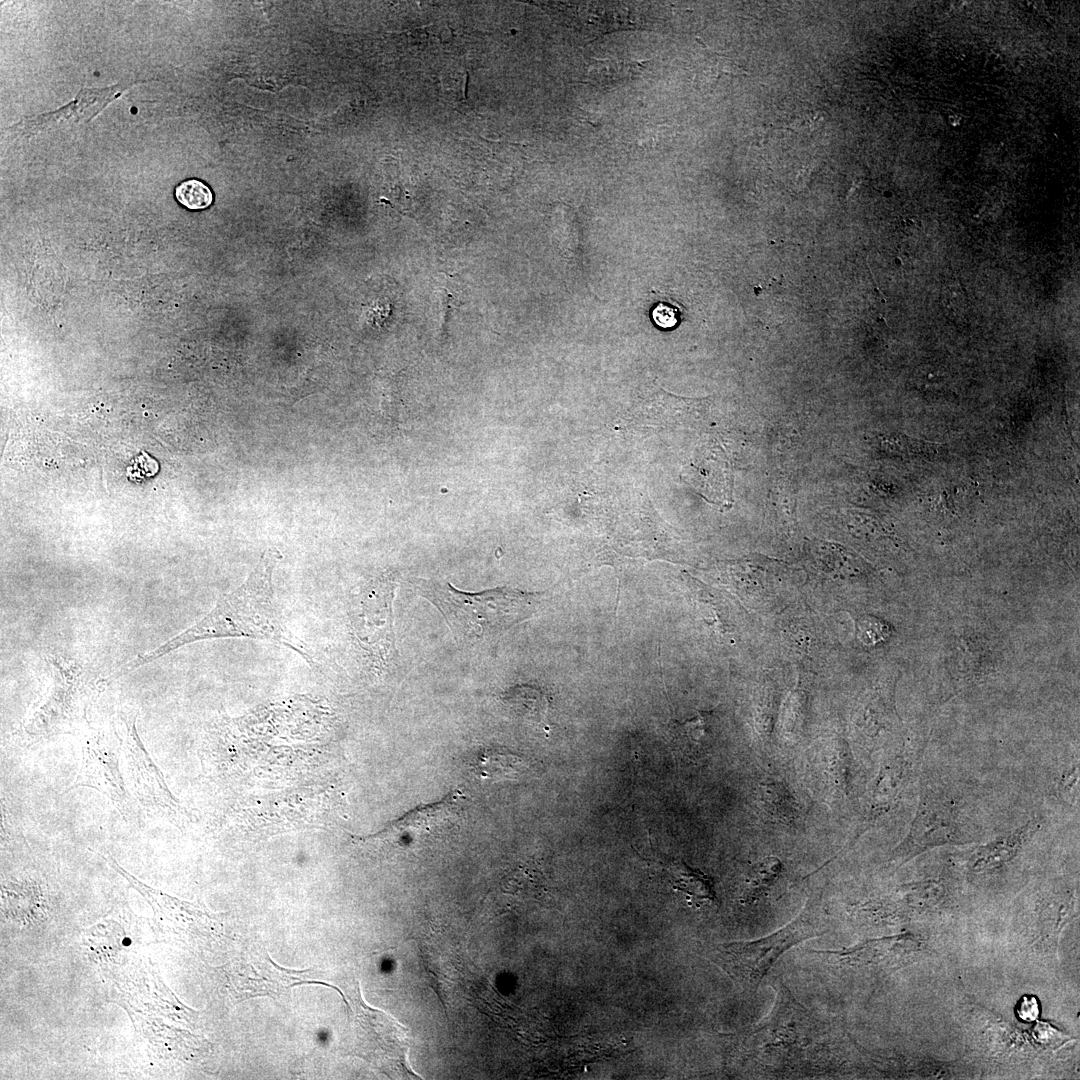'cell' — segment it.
I'll return each instance as SVG.
<instances>
[{
  "label": "cell",
  "mask_w": 1080,
  "mask_h": 1080,
  "mask_svg": "<svg viewBox=\"0 0 1080 1080\" xmlns=\"http://www.w3.org/2000/svg\"><path fill=\"white\" fill-rule=\"evenodd\" d=\"M772 988L771 1011L743 1039V1056L752 1074L798 1078L842 1073L847 1056L843 1030L806 1009L780 977L774 978Z\"/></svg>",
  "instance_id": "6da1fadb"
},
{
  "label": "cell",
  "mask_w": 1080,
  "mask_h": 1080,
  "mask_svg": "<svg viewBox=\"0 0 1080 1080\" xmlns=\"http://www.w3.org/2000/svg\"><path fill=\"white\" fill-rule=\"evenodd\" d=\"M281 559L277 549H267L246 581L222 597L205 617L156 649L133 658L120 667L115 676L124 675L182 646L218 638L272 641L287 646L311 661L306 647L286 629L277 609L273 571Z\"/></svg>",
  "instance_id": "7a4b0ae2"
},
{
  "label": "cell",
  "mask_w": 1080,
  "mask_h": 1080,
  "mask_svg": "<svg viewBox=\"0 0 1080 1080\" xmlns=\"http://www.w3.org/2000/svg\"><path fill=\"white\" fill-rule=\"evenodd\" d=\"M414 589L443 614L457 641L474 643L496 638L532 615L540 594L506 587L478 593L460 591L435 580L415 579Z\"/></svg>",
  "instance_id": "3957f363"
},
{
  "label": "cell",
  "mask_w": 1080,
  "mask_h": 1080,
  "mask_svg": "<svg viewBox=\"0 0 1080 1080\" xmlns=\"http://www.w3.org/2000/svg\"><path fill=\"white\" fill-rule=\"evenodd\" d=\"M825 930L818 900L809 899L798 915L780 929L756 940L721 944L716 958L740 988L753 995L783 953Z\"/></svg>",
  "instance_id": "277c9868"
},
{
  "label": "cell",
  "mask_w": 1080,
  "mask_h": 1080,
  "mask_svg": "<svg viewBox=\"0 0 1080 1080\" xmlns=\"http://www.w3.org/2000/svg\"><path fill=\"white\" fill-rule=\"evenodd\" d=\"M351 1009L348 1033L350 1053L364 1058L390 1077L421 1078L408 1061L409 1037L405 1027L383 1011L366 1006L358 982L347 988Z\"/></svg>",
  "instance_id": "5b68a950"
},
{
  "label": "cell",
  "mask_w": 1080,
  "mask_h": 1080,
  "mask_svg": "<svg viewBox=\"0 0 1080 1080\" xmlns=\"http://www.w3.org/2000/svg\"><path fill=\"white\" fill-rule=\"evenodd\" d=\"M49 663L52 668L50 684L22 724V732L28 741L62 734L79 736L84 731L80 666L63 657H52Z\"/></svg>",
  "instance_id": "8992f818"
},
{
  "label": "cell",
  "mask_w": 1080,
  "mask_h": 1080,
  "mask_svg": "<svg viewBox=\"0 0 1080 1080\" xmlns=\"http://www.w3.org/2000/svg\"><path fill=\"white\" fill-rule=\"evenodd\" d=\"M975 834L959 803L941 786L922 782L915 817L892 859L906 862L927 850L971 843Z\"/></svg>",
  "instance_id": "52a82bcc"
},
{
  "label": "cell",
  "mask_w": 1080,
  "mask_h": 1080,
  "mask_svg": "<svg viewBox=\"0 0 1080 1080\" xmlns=\"http://www.w3.org/2000/svg\"><path fill=\"white\" fill-rule=\"evenodd\" d=\"M79 771L68 790L90 787L102 793L128 824L141 822L139 803L130 793L121 771V738L112 729L83 731Z\"/></svg>",
  "instance_id": "ba28073f"
},
{
  "label": "cell",
  "mask_w": 1080,
  "mask_h": 1080,
  "mask_svg": "<svg viewBox=\"0 0 1080 1080\" xmlns=\"http://www.w3.org/2000/svg\"><path fill=\"white\" fill-rule=\"evenodd\" d=\"M121 720L125 726L121 738L123 768L130 793L152 815L178 823L181 807L139 737L136 714H121Z\"/></svg>",
  "instance_id": "9c48e42d"
},
{
  "label": "cell",
  "mask_w": 1080,
  "mask_h": 1080,
  "mask_svg": "<svg viewBox=\"0 0 1080 1080\" xmlns=\"http://www.w3.org/2000/svg\"><path fill=\"white\" fill-rule=\"evenodd\" d=\"M130 85L117 84L107 88H82L75 99L64 107L29 117L6 129L17 137H30L56 128L88 122L119 97Z\"/></svg>",
  "instance_id": "30bf717a"
},
{
  "label": "cell",
  "mask_w": 1080,
  "mask_h": 1080,
  "mask_svg": "<svg viewBox=\"0 0 1080 1080\" xmlns=\"http://www.w3.org/2000/svg\"><path fill=\"white\" fill-rule=\"evenodd\" d=\"M925 745L926 740L884 761L871 787L866 812L868 820L883 816L897 803L923 756Z\"/></svg>",
  "instance_id": "8fae6325"
},
{
  "label": "cell",
  "mask_w": 1080,
  "mask_h": 1080,
  "mask_svg": "<svg viewBox=\"0 0 1080 1080\" xmlns=\"http://www.w3.org/2000/svg\"><path fill=\"white\" fill-rule=\"evenodd\" d=\"M463 797L461 792L455 791L438 803L410 811L401 819L387 825L372 838L397 841L404 837L431 836L447 827L456 818Z\"/></svg>",
  "instance_id": "7c38bea8"
},
{
  "label": "cell",
  "mask_w": 1080,
  "mask_h": 1080,
  "mask_svg": "<svg viewBox=\"0 0 1080 1080\" xmlns=\"http://www.w3.org/2000/svg\"><path fill=\"white\" fill-rule=\"evenodd\" d=\"M1038 827V820L1033 819L986 844L980 845L970 857L969 869L972 872H984L999 868L1012 861Z\"/></svg>",
  "instance_id": "4fadbf2b"
},
{
  "label": "cell",
  "mask_w": 1080,
  "mask_h": 1080,
  "mask_svg": "<svg viewBox=\"0 0 1080 1080\" xmlns=\"http://www.w3.org/2000/svg\"><path fill=\"white\" fill-rule=\"evenodd\" d=\"M524 768L521 757L501 748L481 752L474 763L478 777L495 782L517 778Z\"/></svg>",
  "instance_id": "5bb4252c"
},
{
  "label": "cell",
  "mask_w": 1080,
  "mask_h": 1080,
  "mask_svg": "<svg viewBox=\"0 0 1080 1080\" xmlns=\"http://www.w3.org/2000/svg\"><path fill=\"white\" fill-rule=\"evenodd\" d=\"M760 807L771 817L789 824L798 816L794 797L781 783L761 784L758 788Z\"/></svg>",
  "instance_id": "9a60e30c"
},
{
  "label": "cell",
  "mask_w": 1080,
  "mask_h": 1080,
  "mask_svg": "<svg viewBox=\"0 0 1080 1080\" xmlns=\"http://www.w3.org/2000/svg\"><path fill=\"white\" fill-rule=\"evenodd\" d=\"M782 872V863L769 856L752 867L747 887V899L754 901L768 890Z\"/></svg>",
  "instance_id": "2e32d148"
},
{
  "label": "cell",
  "mask_w": 1080,
  "mask_h": 1080,
  "mask_svg": "<svg viewBox=\"0 0 1080 1080\" xmlns=\"http://www.w3.org/2000/svg\"><path fill=\"white\" fill-rule=\"evenodd\" d=\"M175 197L181 205L191 210L205 209L213 202L210 188L196 179L180 183L175 189Z\"/></svg>",
  "instance_id": "e0dca14e"
},
{
  "label": "cell",
  "mask_w": 1080,
  "mask_h": 1080,
  "mask_svg": "<svg viewBox=\"0 0 1080 1080\" xmlns=\"http://www.w3.org/2000/svg\"><path fill=\"white\" fill-rule=\"evenodd\" d=\"M680 874L681 885L686 892L698 899L713 900L715 898L711 883L706 876L688 867H684Z\"/></svg>",
  "instance_id": "ac0fdd59"
},
{
  "label": "cell",
  "mask_w": 1080,
  "mask_h": 1080,
  "mask_svg": "<svg viewBox=\"0 0 1080 1080\" xmlns=\"http://www.w3.org/2000/svg\"><path fill=\"white\" fill-rule=\"evenodd\" d=\"M655 323L662 328H671L678 322L679 310L668 303H659L652 312Z\"/></svg>",
  "instance_id": "d6986e66"
},
{
  "label": "cell",
  "mask_w": 1080,
  "mask_h": 1080,
  "mask_svg": "<svg viewBox=\"0 0 1080 1080\" xmlns=\"http://www.w3.org/2000/svg\"><path fill=\"white\" fill-rule=\"evenodd\" d=\"M1078 782H1079V766L1078 762L1074 764L1070 770L1066 771L1060 780L1059 788L1060 794H1063L1067 799H1075V795L1078 796Z\"/></svg>",
  "instance_id": "ffe728a7"
},
{
  "label": "cell",
  "mask_w": 1080,
  "mask_h": 1080,
  "mask_svg": "<svg viewBox=\"0 0 1080 1080\" xmlns=\"http://www.w3.org/2000/svg\"><path fill=\"white\" fill-rule=\"evenodd\" d=\"M1017 1012L1022 1020L1033 1021L1037 1019L1039 1014V1006L1036 998L1032 996L1023 997L1019 1002Z\"/></svg>",
  "instance_id": "44dd1931"
}]
</instances>
